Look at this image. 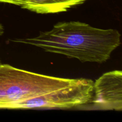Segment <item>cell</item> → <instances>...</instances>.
I'll return each instance as SVG.
<instances>
[{
    "label": "cell",
    "instance_id": "cell-7",
    "mask_svg": "<svg viewBox=\"0 0 122 122\" xmlns=\"http://www.w3.org/2000/svg\"><path fill=\"white\" fill-rule=\"evenodd\" d=\"M0 63H1V61H0Z\"/></svg>",
    "mask_w": 122,
    "mask_h": 122
},
{
    "label": "cell",
    "instance_id": "cell-1",
    "mask_svg": "<svg viewBox=\"0 0 122 122\" xmlns=\"http://www.w3.org/2000/svg\"><path fill=\"white\" fill-rule=\"evenodd\" d=\"M12 41L39 47L44 51L76 58L82 63L108 60L120 44L116 29H102L80 21L59 22L37 36Z\"/></svg>",
    "mask_w": 122,
    "mask_h": 122
},
{
    "label": "cell",
    "instance_id": "cell-4",
    "mask_svg": "<svg viewBox=\"0 0 122 122\" xmlns=\"http://www.w3.org/2000/svg\"><path fill=\"white\" fill-rule=\"evenodd\" d=\"M86 0H29L22 8L39 14L58 13L67 11Z\"/></svg>",
    "mask_w": 122,
    "mask_h": 122
},
{
    "label": "cell",
    "instance_id": "cell-3",
    "mask_svg": "<svg viewBox=\"0 0 122 122\" xmlns=\"http://www.w3.org/2000/svg\"><path fill=\"white\" fill-rule=\"evenodd\" d=\"M93 107L99 110H122V71L103 74L94 82Z\"/></svg>",
    "mask_w": 122,
    "mask_h": 122
},
{
    "label": "cell",
    "instance_id": "cell-6",
    "mask_svg": "<svg viewBox=\"0 0 122 122\" xmlns=\"http://www.w3.org/2000/svg\"><path fill=\"white\" fill-rule=\"evenodd\" d=\"M4 33V27L0 23V36L2 35Z\"/></svg>",
    "mask_w": 122,
    "mask_h": 122
},
{
    "label": "cell",
    "instance_id": "cell-5",
    "mask_svg": "<svg viewBox=\"0 0 122 122\" xmlns=\"http://www.w3.org/2000/svg\"><path fill=\"white\" fill-rule=\"evenodd\" d=\"M29 1V0H0V2L11 4H14L22 7L23 5L26 4Z\"/></svg>",
    "mask_w": 122,
    "mask_h": 122
},
{
    "label": "cell",
    "instance_id": "cell-2",
    "mask_svg": "<svg viewBox=\"0 0 122 122\" xmlns=\"http://www.w3.org/2000/svg\"><path fill=\"white\" fill-rule=\"evenodd\" d=\"M81 79L36 73L0 63V109H14L19 102L77 84Z\"/></svg>",
    "mask_w": 122,
    "mask_h": 122
}]
</instances>
